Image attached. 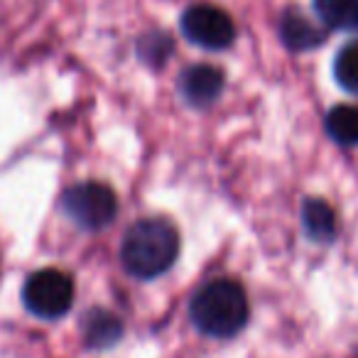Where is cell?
Here are the masks:
<instances>
[{
  "mask_svg": "<svg viewBox=\"0 0 358 358\" xmlns=\"http://www.w3.org/2000/svg\"><path fill=\"white\" fill-rule=\"evenodd\" d=\"M327 133L338 145H358V106H336L327 113Z\"/></svg>",
  "mask_w": 358,
  "mask_h": 358,
  "instance_id": "cell-11",
  "label": "cell"
},
{
  "mask_svg": "<svg viewBox=\"0 0 358 358\" xmlns=\"http://www.w3.org/2000/svg\"><path fill=\"white\" fill-rule=\"evenodd\" d=\"M189 317L206 336L231 338L248 322V297L236 280L216 278L196 289L189 304Z\"/></svg>",
  "mask_w": 358,
  "mask_h": 358,
  "instance_id": "cell-2",
  "label": "cell"
},
{
  "mask_svg": "<svg viewBox=\"0 0 358 358\" xmlns=\"http://www.w3.org/2000/svg\"><path fill=\"white\" fill-rule=\"evenodd\" d=\"M302 226L304 234L317 243H329L336 234V216L331 206L322 199H304L302 204Z\"/></svg>",
  "mask_w": 358,
  "mask_h": 358,
  "instance_id": "cell-8",
  "label": "cell"
},
{
  "mask_svg": "<svg viewBox=\"0 0 358 358\" xmlns=\"http://www.w3.org/2000/svg\"><path fill=\"white\" fill-rule=\"evenodd\" d=\"M179 255V231L167 219H140L128 229L120 245L125 273L138 280L164 275Z\"/></svg>",
  "mask_w": 358,
  "mask_h": 358,
  "instance_id": "cell-1",
  "label": "cell"
},
{
  "mask_svg": "<svg viewBox=\"0 0 358 358\" xmlns=\"http://www.w3.org/2000/svg\"><path fill=\"white\" fill-rule=\"evenodd\" d=\"M179 25L192 45L204 47V50H226L236 40L234 20L221 8L209 6V3L189 6Z\"/></svg>",
  "mask_w": 358,
  "mask_h": 358,
  "instance_id": "cell-5",
  "label": "cell"
},
{
  "mask_svg": "<svg viewBox=\"0 0 358 358\" xmlns=\"http://www.w3.org/2000/svg\"><path fill=\"white\" fill-rule=\"evenodd\" d=\"M64 214L84 231H101L113 224L118 214V199L113 189L101 182H81L64 192L62 196Z\"/></svg>",
  "mask_w": 358,
  "mask_h": 358,
  "instance_id": "cell-3",
  "label": "cell"
},
{
  "mask_svg": "<svg viewBox=\"0 0 358 358\" xmlns=\"http://www.w3.org/2000/svg\"><path fill=\"white\" fill-rule=\"evenodd\" d=\"M280 37H282V42L289 50L307 52V50H314V47L324 45L327 30H322L317 22L309 20L304 13L289 10V13H285L282 20H280Z\"/></svg>",
  "mask_w": 358,
  "mask_h": 358,
  "instance_id": "cell-7",
  "label": "cell"
},
{
  "mask_svg": "<svg viewBox=\"0 0 358 358\" xmlns=\"http://www.w3.org/2000/svg\"><path fill=\"white\" fill-rule=\"evenodd\" d=\"M71 302H74V282L62 270H37L22 287V304L27 312L40 319L64 317L71 309Z\"/></svg>",
  "mask_w": 358,
  "mask_h": 358,
  "instance_id": "cell-4",
  "label": "cell"
},
{
  "mask_svg": "<svg viewBox=\"0 0 358 358\" xmlns=\"http://www.w3.org/2000/svg\"><path fill=\"white\" fill-rule=\"evenodd\" d=\"M314 10L329 30L358 27V0H314Z\"/></svg>",
  "mask_w": 358,
  "mask_h": 358,
  "instance_id": "cell-10",
  "label": "cell"
},
{
  "mask_svg": "<svg viewBox=\"0 0 358 358\" xmlns=\"http://www.w3.org/2000/svg\"><path fill=\"white\" fill-rule=\"evenodd\" d=\"M123 334V324L103 309H91L84 317V341L89 348H108Z\"/></svg>",
  "mask_w": 358,
  "mask_h": 358,
  "instance_id": "cell-9",
  "label": "cell"
},
{
  "mask_svg": "<svg viewBox=\"0 0 358 358\" xmlns=\"http://www.w3.org/2000/svg\"><path fill=\"white\" fill-rule=\"evenodd\" d=\"M334 79L343 91L358 96V42L346 45L334 59Z\"/></svg>",
  "mask_w": 358,
  "mask_h": 358,
  "instance_id": "cell-12",
  "label": "cell"
},
{
  "mask_svg": "<svg viewBox=\"0 0 358 358\" xmlns=\"http://www.w3.org/2000/svg\"><path fill=\"white\" fill-rule=\"evenodd\" d=\"M179 91L185 96V101L194 108H204L211 106L224 91V74L216 66L209 64H194L185 69V74L179 76Z\"/></svg>",
  "mask_w": 358,
  "mask_h": 358,
  "instance_id": "cell-6",
  "label": "cell"
}]
</instances>
